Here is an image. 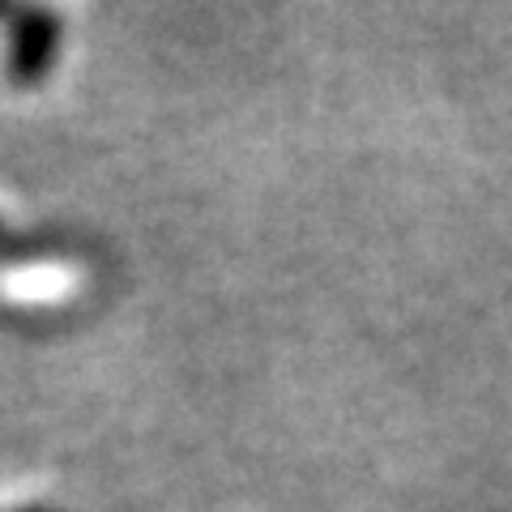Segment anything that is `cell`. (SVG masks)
I'll use <instances>...</instances> for the list:
<instances>
[{"mask_svg": "<svg viewBox=\"0 0 512 512\" xmlns=\"http://www.w3.org/2000/svg\"><path fill=\"white\" fill-rule=\"evenodd\" d=\"M9 22H13L9 77H13V86H35L43 82L47 64L56 56L60 22L47 9H9Z\"/></svg>", "mask_w": 512, "mask_h": 512, "instance_id": "1", "label": "cell"}, {"mask_svg": "<svg viewBox=\"0 0 512 512\" xmlns=\"http://www.w3.org/2000/svg\"><path fill=\"white\" fill-rule=\"evenodd\" d=\"M22 512H56V508H22Z\"/></svg>", "mask_w": 512, "mask_h": 512, "instance_id": "2", "label": "cell"}]
</instances>
